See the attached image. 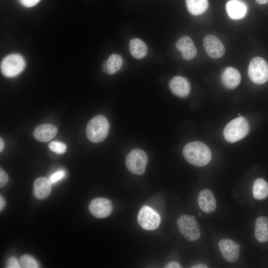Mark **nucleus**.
<instances>
[{
    "label": "nucleus",
    "instance_id": "1",
    "mask_svg": "<svg viewBox=\"0 0 268 268\" xmlns=\"http://www.w3.org/2000/svg\"><path fill=\"white\" fill-rule=\"evenodd\" d=\"M183 155L189 163L198 167L206 165L211 158L210 149L201 141H193L187 143L183 148Z\"/></svg>",
    "mask_w": 268,
    "mask_h": 268
},
{
    "label": "nucleus",
    "instance_id": "2",
    "mask_svg": "<svg viewBox=\"0 0 268 268\" xmlns=\"http://www.w3.org/2000/svg\"><path fill=\"white\" fill-rule=\"evenodd\" d=\"M109 127V122L105 116H96L89 121L87 125V137L93 143L102 142L107 136Z\"/></svg>",
    "mask_w": 268,
    "mask_h": 268
},
{
    "label": "nucleus",
    "instance_id": "3",
    "mask_svg": "<svg viewBox=\"0 0 268 268\" xmlns=\"http://www.w3.org/2000/svg\"><path fill=\"white\" fill-rule=\"evenodd\" d=\"M249 124L246 118L239 117L229 122L223 130L225 139L229 142H235L247 135Z\"/></svg>",
    "mask_w": 268,
    "mask_h": 268
},
{
    "label": "nucleus",
    "instance_id": "4",
    "mask_svg": "<svg viewBox=\"0 0 268 268\" xmlns=\"http://www.w3.org/2000/svg\"><path fill=\"white\" fill-rule=\"evenodd\" d=\"M177 225L179 232L187 241L193 242L200 238L201 230L194 216L182 215L178 218Z\"/></svg>",
    "mask_w": 268,
    "mask_h": 268
},
{
    "label": "nucleus",
    "instance_id": "5",
    "mask_svg": "<svg viewBox=\"0 0 268 268\" xmlns=\"http://www.w3.org/2000/svg\"><path fill=\"white\" fill-rule=\"evenodd\" d=\"M25 61L23 57L18 54H11L5 57L0 64L2 73L8 77H15L25 68Z\"/></svg>",
    "mask_w": 268,
    "mask_h": 268
},
{
    "label": "nucleus",
    "instance_id": "6",
    "mask_svg": "<svg viewBox=\"0 0 268 268\" xmlns=\"http://www.w3.org/2000/svg\"><path fill=\"white\" fill-rule=\"evenodd\" d=\"M148 161L146 153L140 149H134L127 155L126 165L131 173L140 175L145 172Z\"/></svg>",
    "mask_w": 268,
    "mask_h": 268
},
{
    "label": "nucleus",
    "instance_id": "7",
    "mask_svg": "<svg viewBox=\"0 0 268 268\" xmlns=\"http://www.w3.org/2000/svg\"><path fill=\"white\" fill-rule=\"evenodd\" d=\"M248 75L255 83L262 84L268 80V64L263 58L256 57L250 62Z\"/></svg>",
    "mask_w": 268,
    "mask_h": 268
},
{
    "label": "nucleus",
    "instance_id": "8",
    "mask_svg": "<svg viewBox=\"0 0 268 268\" xmlns=\"http://www.w3.org/2000/svg\"><path fill=\"white\" fill-rule=\"evenodd\" d=\"M137 220L143 229L152 230L158 227L161 219L159 215L153 209L148 206H144L139 211Z\"/></svg>",
    "mask_w": 268,
    "mask_h": 268
},
{
    "label": "nucleus",
    "instance_id": "9",
    "mask_svg": "<svg viewBox=\"0 0 268 268\" xmlns=\"http://www.w3.org/2000/svg\"><path fill=\"white\" fill-rule=\"evenodd\" d=\"M89 209L94 217L103 218L110 215L113 205L109 200L104 198H97L91 201L89 204Z\"/></svg>",
    "mask_w": 268,
    "mask_h": 268
},
{
    "label": "nucleus",
    "instance_id": "10",
    "mask_svg": "<svg viewBox=\"0 0 268 268\" xmlns=\"http://www.w3.org/2000/svg\"><path fill=\"white\" fill-rule=\"evenodd\" d=\"M219 251L223 258L227 262L233 263L239 257L240 245L235 241L228 239H222L218 244Z\"/></svg>",
    "mask_w": 268,
    "mask_h": 268
},
{
    "label": "nucleus",
    "instance_id": "11",
    "mask_svg": "<svg viewBox=\"0 0 268 268\" xmlns=\"http://www.w3.org/2000/svg\"><path fill=\"white\" fill-rule=\"evenodd\" d=\"M203 45L208 56L212 59H218L222 57L225 53V48L215 36L207 35L203 40Z\"/></svg>",
    "mask_w": 268,
    "mask_h": 268
},
{
    "label": "nucleus",
    "instance_id": "12",
    "mask_svg": "<svg viewBox=\"0 0 268 268\" xmlns=\"http://www.w3.org/2000/svg\"><path fill=\"white\" fill-rule=\"evenodd\" d=\"M198 202L200 209L209 213L215 210L216 201L212 191L207 189L202 190L198 196Z\"/></svg>",
    "mask_w": 268,
    "mask_h": 268
},
{
    "label": "nucleus",
    "instance_id": "13",
    "mask_svg": "<svg viewBox=\"0 0 268 268\" xmlns=\"http://www.w3.org/2000/svg\"><path fill=\"white\" fill-rule=\"evenodd\" d=\"M177 49L180 51L184 60L189 61L196 56L197 49L193 40L188 36L181 37L176 43Z\"/></svg>",
    "mask_w": 268,
    "mask_h": 268
},
{
    "label": "nucleus",
    "instance_id": "14",
    "mask_svg": "<svg viewBox=\"0 0 268 268\" xmlns=\"http://www.w3.org/2000/svg\"><path fill=\"white\" fill-rule=\"evenodd\" d=\"M169 87L174 94L180 97L187 96L191 89L189 81L181 76L174 77L169 82Z\"/></svg>",
    "mask_w": 268,
    "mask_h": 268
},
{
    "label": "nucleus",
    "instance_id": "15",
    "mask_svg": "<svg viewBox=\"0 0 268 268\" xmlns=\"http://www.w3.org/2000/svg\"><path fill=\"white\" fill-rule=\"evenodd\" d=\"M58 132L57 128L52 124H46L37 126L34 130L35 138L42 142H47L53 138Z\"/></svg>",
    "mask_w": 268,
    "mask_h": 268
},
{
    "label": "nucleus",
    "instance_id": "16",
    "mask_svg": "<svg viewBox=\"0 0 268 268\" xmlns=\"http://www.w3.org/2000/svg\"><path fill=\"white\" fill-rule=\"evenodd\" d=\"M51 183L49 179L44 177L37 178L33 185V193L35 197L42 200L48 197L51 192Z\"/></svg>",
    "mask_w": 268,
    "mask_h": 268
},
{
    "label": "nucleus",
    "instance_id": "17",
    "mask_svg": "<svg viewBox=\"0 0 268 268\" xmlns=\"http://www.w3.org/2000/svg\"><path fill=\"white\" fill-rule=\"evenodd\" d=\"M241 75L235 68L228 67L221 75V80L224 86L228 89L237 87L241 81Z\"/></svg>",
    "mask_w": 268,
    "mask_h": 268
},
{
    "label": "nucleus",
    "instance_id": "18",
    "mask_svg": "<svg viewBox=\"0 0 268 268\" xmlns=\"http://www.w3.org/2000/svg\"><path fill=\"white\" fill-rule=\"evenodd\" d=\"M226 11L232 19H240L246 14L247 7L243 2L238 0H231L226 5Z\"/></svg>",
    "mask_w": 268,
    "mask_h": 268
},
{
    "label": "nucleus",
    "instance_id": "19",
    "mask_svg": "<svg viewBox=\"0 0 268 268\" xmlns=\"http://www.w3.org/2000/svg\"><path fill=\"white\" fill-rule=\"evenodd\" d=\"M123 60L119 54H113L103 63L102 69L108 74H113L119 71L122 67Z\"/></svg>",
    "mask_w": 268,
    "mask_h": 268
},
{
    "label": "nucleus",
    "instance_id": "20",
    "mask_svg": "<svg viewBox=\"0 0 268 268\" xmlns=\"http://www.w3.org/2000/svg\"><path fill=\"white\" fill-rule=\"evenodd\" d=\"M255 236L261 243L268 241V218L262 216L257 218L255 222Z\"/></svg>",
    "mask_w": 268,
    "mask_h": 268
},
{
    "label": "nucleus",
    "instance_id": "21",
    "mask_svg": "<svg viewBox=\"0 0 268 268\" xmlns=\"http://www.w3.org/2000/svg\"><path fill=\"white\" fill-rule=\"evenodd\" d=\"M129 48L132 56L136 59H141L146 56L147 46L139 38L131 39L129 43Z\"/></svg>",
    "mask_w": 268,
    "mask_h": 268
},
{
    "label": "nucleus",
    "instance_id": "22",
    "mask_svg": "<svg viewBox=\"0 0 268 268\" xmlns=\"http://www.w3.org/2000/svg\"><path fill=\"white\" fill-rule=\"evenodd\" d=\"M253 197L256 200H264L268 196V183L262 178H258L254 182Z\"/></svg>",
    "mask_w": 268,
    "mask_h": 268
},
{
    "label": "nucleus",
    "instance_id": "23",
    "mask_svg": "<svg viewBox=\"0 0 268 268\" xmlns=\"http://www.w3.org/2000/svg\"><path fill=\"white\" fill-rule=\"evenodd\" d=\"M189 11L194 15H199L204 13L208 8V0H186Z\"/></svg>",
    "mask_w": 268,
    "mask_h": 268
},
{
    "label": "nucleus",
    "instance_id": "24",
    "mask_svg": "<svg viewBox=\"0 0 268 268\" xmlns=\"http://www.w3.org/2000/svg\"><path fill=\"white\" fill-rule=\"evenodd\" d=\"M20 265L23 268H37L39 265L37 261L31 256L22 255L20 258Z\"/></svg>",
    "mask_w": 268,
    "mask_h": 268
},
{
    "label": "nucleus",
    "instance_id": "25",
    "mask_svg": "<svg viewBox=\"0 0 268 268\" xmlns=\"http://www.w3.org/2000/svg\"><path fill=\"white\" fill-rule=\"evenodd\" d=\"M50 149L58 154H63L66 151L67 145L63 142L57 141H52L49 144Z\"/></svg>",
    "mask_w": 268,
    "mask_h": 268
},
{
    "label": "nucleus",
    "instance_id": "26",
    "mask_svg": "<svg viewBox=\"0 0 268 268\" xmlns=\"http://www.w3.org/2000/svg\"><path fill=\"white\" fill-rule=\"evenodd\" d=\"M66 176V171L64 170H59L54 173H53L49 177V180L51 184H55L57 182L59 181Z\"/></svg>",
    "mask_w": 268,
    "mask_h": 268
},
{
    "label": "nucleus",
    "instance_id": "27",
    "mask_svg": "<svg viewBox=\"0 0 268 268\" xmlns=\"http://www.w3.org/2000/svg\"><path fill=\"white\" fill-rule=\"evenodd\" d=\"M6 268H21L20 263L15 257H10L6 263Z\"/></svg>",
    "mask_w": 268,
    "mask_h": 268
},
{
    "label": "nucleus",
    "instance_id": "28",
    "mask_svg": "<svg viewBox=\"0 0 268 268\" xmlns=\"http://www.w3.org/2000/svg\"><path fill=\"white\" fill-rule=\"evenodd\" d=\"M8 180L7 174L1 168H0V187L4 186Z\"/></svg>",
    "mask_w": 268,
    "mask_h": 268
},
{
    "label": "nucleus",
    "instance_id": "29",
    "mask_svg": "<svg viewBox=\"0 0 268 268\" xmlns=\"http://www.w3.org/2000/svg\"><path fill=\"white\" fill-rule=\"evenodd\" d=\"M19 2L24 6L30 7L37 4L40 0H18Z\"/></svg>",
    "mask_w": 268,
    "mask_h": 268
},
{
    "label": "nucleus",
    "instance_id": "30",
    "mask_svg": "<svg viewBox=\"0 0 268 268\" xmlns=\"http://www.w3.org/2000/svg\"><path fill=\"white\" fill-rule=\"evenodd\" d=\"M164 268H182L181 265L177 262H170L167 263Z\"/></svg>",
    "mask_w": 268,
    "mask_h": 268
},
{
    "label": "nucleus",
    "instance_id": "31",
    "mask_svg": "<svg viewBox=\"0 0 268 268\" xmlns=\"http://www.w3.org/2000/svg\"><path fill=\"white\" fill-rule=\"evenodd\" d=\"M5 204V201L1 196L0 197V210H1Z\"/></svg>",
    "mask_w": 268,
    "mask_h": 268
},
{
    "label": "nucleus",
    "instance_id": "32",
    "mask_svg": "<svg viewBox=\"0 0 268 268\" xmlns=\"http://www.w3.org/2000/svg\"><path fill=\"white\" fill-rule=\"evenodd\" d=\"M192 268H207V267L205 265H203L202 264H197V265L193 266V267H192Z\"/></svg>",
    "mask_w": 268,
    "mask_h": 268
},
{
    "label": "nucleus",
    "instance_id": "33",
    "mask_svg": "<svg viewBox=\"0 0 268 268\" xmlns=\"http://www.w3.org/2000/svg\"><path fill=\"white\" fill-rule=\"evenodd\" d=\"M260 4H264L268 3V0H255Z\"/></svg>",
    "mask_w": 268,
    "mask_h": 268
},
{
    "label": "nucleus",
    "instance_id": "34",
    "mask_svg": "<svg viewBox=\"0 0 268 268\" xmlns=\"http://www.w3.org/2000/svg\"><path fill=\"white\" fill-rule=\"evenodd\" d=\"M4 147V142L1 137L0 138V151L1 152Z\"/></svg>",
    "mask_w": 268,
    "mask_h": 268
}]
</instances>
